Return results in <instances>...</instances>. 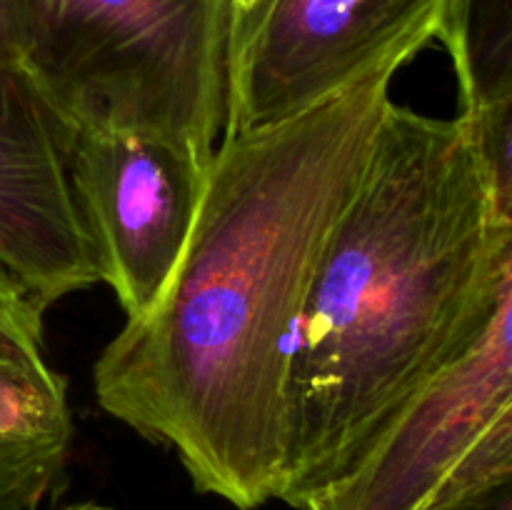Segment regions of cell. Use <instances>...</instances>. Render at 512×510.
Wrapping results in <instances>:
<instances>
[{
	"mask_svg": "<svg viewBox=\"0 0 512 510\" xmlns=\"http://www.w3.org/2000/svg\"><path fill=\"white\" fill-rule=\"evenodd\" d=\"M512 403V233L463 348L298 510H423Z\"/></svg>",
	"mask_w": 512,
	"mask_h": 510,
	"instance_id": "5b68a950",
	"label": "cell"
},
{
	"mask_svg": "<svg viewBox=\"0 0 512 510\" xmlns=\"http://www.w3.org/2000/svg\"><path fill=\"white\" fill-rule=\"evenodd\" d=\"M500 245L470 115L390 98L300 318L283 503L298 508L335 478L463 348L490 305Z\"/></svg>",
	"mask_w": 512,
	"mask_h": 510,
	"instance_id": "7a4b0ae2",
	"label": "cell"
},
{
	"mask_svg": "<svg viewBox=\"0 0 512 510\" xmlns=\"http://www.w3.org/2000/svg\"><path fill=\"white\" fill-rule=\"evenodd\" d=\"M450 0H223L225 130L275 125L440 40Z\"/></svg>",
	"mask_w": 512,
	"mask_h": 510,
	"instance_id": "277c9868",
	"label": "cell"
},
{
	"mask_svg": "<svg viewBox=\"0 0 512 510\" xmlns=\"http://www.w3.org/2000/svg\"><path fill=\"white\" fill-rule=\"evenodd\" d=\"M23 0H0V75L23 70Z\"/></svg>",
	"mask_w": 512,
	"mask_h": 510,
	"instance_id": "4fadbf2b",
	"label": "cell"
},
{
	"mask_svg": "<svg viewBox=\"0 0 512 510\" xmlns=\"http://www.w3.org/2000/svg\"><path fill=\"white\" fill-rule=\"evenodd\" d=\"M68 385L48 360L0 355V510H35L73 448Z\"/></svg>",
	"mask_w": 512,
	"mask_h": 510,
	"instance_id": "ba28073f",
	"label": "cell"
},
{
	"mask_svg": "<svg viewBox=\"0 0 512 510\" xmlns=\"http://www.w3.org/2000/svg\"><path fill=\"white\" fill-rule=\"evenodd\" d=\"M65 510H110V508H105V505H98V503H78V505H70V508Z\"/></svg>",
	"mask_w": 512,
	"mask_h": 510,
	"instance_id": "5bb4252c",
	"label": "cell"
},
{
	"mask_svg": "<svg viewBox=\"0 0 512 510\" xmlns=\"http://www.w3.org/2000/svg\"><path fill=\"white\" fill-rule=\"evenodd\" d=\"M423 510H512V465Z\"/></svg>",
	"mask_w": 512,
	"mask_h": 510,
	"instance_id": "7c38bea8",
	"label": "cell"
},
{
	"mask_svg": "<svg viewBox=\"0 0 512 510\" xmlns=\"http://www.w3.org/2000/svg\"><path fill=\"white\" fill-rule=\"evenodd\" d=\"M465 115L473 120L495 223L503 233H512V98Z\"/></svg>",
	"mask_w": 512,
	"mask_h": 510,
	"instance_id": "30bf717a",
	"label": "cell"
},
{
	"mask_svg": "<svg viewBox=\"0 0 512 510\" xmlns=\"http://www.w3.org/2000/svg\"><path fill=\"white\" fill-rule=\"evenodd\" d=\"M440 40L460 85V110L512 98V0H450Z\"/></svg>",
	"mask_w": 512,
	"mask_h": 510,
	"instance_id": "9c48e42d",
	"label": "cell"
},
{
	"mask_svg": "<svg viewBox=\"0 0 512 510\" xmlns=\"http://www.w3.org/2000/svg\"><path fill=\"white\" fill-rule=\"evenodd\" d=\"M398 73L380 70L308 113L223 135L168 285L93 365L100 408L175 450L200 493L238 510L283 495L300 318Z\"/></svg>",
	"mask_w": 512,
	"mask_h": 510,
	"instance_id": "6da1fadb",
	"label": "cell"
},
{
	"mask_svg": "<svg viewBox=\"0 0 512 510\" xmlns=\"http://www.w3.org/2000/svg\"><path fill=\"white\" fill-rule=\"evenodd\" d=\"M68 135L25 70L0 75V290L40 313L103 283L70 185Z\"/></svg>",
	"mask_w": 512,
	"mask_h": 510,
	"instance_id": "52a82bcc",
	"label": "cell"
},
{
	"mask_svg": "<svg viewBox=\"0 0 512 510\" xmlns=\"http://www.w3.org/2000/svg\"><path fill=\"white\" fill-rule=\"evenodd\" d=\"M23 70L68 128L213 158L225 130L223 0H23Z\"/></svg>",
	"mask_w": 512,
	"mask_h": 510,
	"instance_id": "3957f363",
	"label": "cell"
},
{
	"mask_svg": "<svg viewBox=\"0 0 512 510\" xmlns=\"http://www.w3.org/2000/svg\"><path fill=\"white\" fill-rule=\"evenodd\" d=\"M210 160L170 140L70 128L75 203L125 320L148 313L168 285L195 225Z\"/></svg>",
	"mask_w": 512,
	"mask_h": 510,
	"instance_id": "8992f818",
	"label": "cell"
},
{
	"mask_svg": "<svg viewBox=\"0 0 512 510\" xmlns=\"http://www.w3.org/2000/svg\"><path fill=\"white\" fill-rule=\"evenodd\" d=\"M0 355L45 360L43 313L3 290H0Z\"/></svg>",
	"mask_w": 512,
	"mask_h": 510,
	"instance_id": "8fae6325",
	"label": "cell"
}]
</instances>
